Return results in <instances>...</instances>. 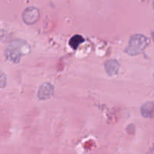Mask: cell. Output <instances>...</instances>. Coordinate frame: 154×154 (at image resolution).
Segmentation results:
<instances>
[{"mask_svg": "<svg viewBox=\"0 0 154 154\" xmlns=\"http://www.w3.org/2000/svg\"><path fill=\"white\" fill-rule=\"evenodd\" d=\"M150 44V40L142 34H135L131 36L129 45L126 47V51L129 55H137L141 54Z\"/></svg>", "mask_w": 154, "mask_h": 154, "instance_id": "6da1fadb", "label": "cell"}, {"mask_svg": "<svg viewBox=\"0 0 154 154\" xmlns=\"http://www.w3.org/2000/svg\"><path fill=\"white\" fill-rule=\"evenodd\" d=\"M29 52V46L23 41H14L6 50V56L13 63H18L21 57Z\"/></svg>", "mask_w": 154, "mask_h": 154, "instance_id": "7a4b0ae2", "label": "cell"}, {"mask_svg": "<svg viewBox=\"0 0 154 154\" xmlns=\"http://www.w3.org/2000/svg\"><path fill=\"white\" fill-rule=\"evenodd\" d=\"M38 10L35 8H29L26 9L23 13V20L26 24H33L38 21L39 19Z\"/></svg>", "mask_w": 154, "mask_h": 154, "instance_id": "3957f363", "label": "cell"}, {"mask_svg": "<svg viewBox=\"0 0 154 154\" xmlns=\"http://www.w3.org/2000/svg\"><path fill=\"white\" fill-rule=\"evenodd\" d=\"M54 86L49 82H45L41 85L38 91V97L40 100H47L54 95Z\"/></svg>", "mask_w": 154, "mask_h": 154, "instance_id": "277c9868", "label": "cell"}, {"mask_svg": "<svg viewBox=\"0 0 154 154\" xmlns=\"http://www.w3.org/2000/svg\"><path fill=\"white\" fill-rule=\"evenodd\" d=\"M120 63L115 60H108L105 63V68L109 75H115L120 69Z\"/></svg>", "mask_w": 154, "mask_h": 154, "instance_id": "5b68a950", "label": "cell"}, {"mask_svg": "<svg viewBox=\"0 0 154 154\" xmlns=\"http://www.w3.org/2000/svg\"><path fill=\"white\" fill-rule=\"evenodd\" d=\"M141 114L145 118H152L154 116V103L148 101L141 107Z\"/></svg>", "mask_w": 154, "mask_h": 154, "instance_id": "8992f818", "label": "cell"}, {"mask_svg": "<svg viewBox=\"0 0 154 154\" xmlns=\"http://www.w3.org/2000/svg\"><path fill=\"white\" fill-rule=\"evenodd\" d=\"M84 42V39L81 35H75L71 38L69 41V45L73 49H77L81 43Z\"/></svg>", "mask_w": 154, "mask_h": 154, "instance_id": "52a82bcc", "label": "cell"}, {"mask_svg": "<svg viewBox=\"0 0 154 154\" xmlns=\"http://www.w3.org/2000/svg\"><path fill=\"white\" fill-rule=\"evenodd\" d=\"M152 36H153V40H154V30H153V33H152Z\"/></svg>", "mask_w": 154, "mask_h": 154, "instance_id": "ba28073f", "label": "cell"}]
</instances>
